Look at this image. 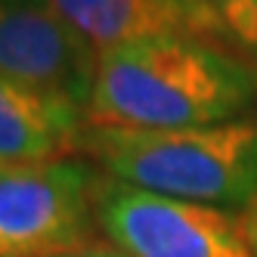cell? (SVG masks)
Masks as SVG:
<instances>
[{
	"label": "cell",
	"instance_id": "obj_4",
	"mask_svg": "<svg viewBox=\"0 0 257 257\" xmlns=\"http://www.w3.org/2000/svg\"><path fill=\"white\" fill-rule=\"evenodd\" d=\"M96 223L131 257H254L242 214L99 177Z\"/></svg>",
	"mask_w": 257,
	"mask_h": 257
},
{
	"label": "cell",
	"instance_id": "obj_8",
	"mask_svg": "<svg viewBox=\"0 0 257 257\" xmlns=\"http://www.w3.org/2000/svg\"><path fill=\"white\" fill-rule=\"evenodd\" d=\"M238 53L257 59V0H208Z\"/></svg>",
	"mask_w": 257,
	"mask_h": 257
},
{
	"label": "cell",
	"instance_id": "obj_10",
	"mask_svg": "<svg viewBox=\"0 0 257 257\" xmlns=\"http://www.w3.org/2000/svg\"><path fill=\"white\" fill-rule=\"evenodd\" d=\"M65 257H131V254L115 248V245H87V248H81L75 254H65Z\"/></svg>",
	"mask_w": 257,
	"mask_h": 257
},
{
	"label": "cell",
	"instance_id": "obj_9",
	"mask_svg": "<svg viewBox=\"0 0 257 257\" xmlns=\"http://www.w3.org/2000/svg\"><path fill=\"white\" fill-rule=\"evenodd\" d=\"M242 226H245V235H248V242H251V251L257 257V195L254 201L242 211Z\"/></svg>",
	"mask_w": 257,
	"mask_h": 257
},
{
	"label": "cell",
	"instance_id": "obj_1",
	"mask_svg": "<svg viewBox=\"0 0 257 257\" xmlns=\"http://www.w3.org/2000/svg\"><path fill=\"white\" fill-rule=\"evenodd\" d=\"M257 108V65L232 47L155 38L96 56L87 124L177 131L242 118Z\"/></svg>",
	"mask_w": 257,
	"mask_h": 257
},
{
	"label": "cell",
	"instance_id": "obj_6",
	"mask_svg": "<svg viewBox=\"0 0 257 257\" xmlns=\"http://www.w3.org/2000/svg\"><path fill=\"white\" fill-rule=\"evenodd\" d=\"M50 7L96 53L155 38H195L232 47L208 0H50Z\"/></svg>",
	"mask_w": 257,
	"mask_h": 257
},
{
	"label": "cell",
	"instance_id": "obj_7",
	"mask_svg": "<svg viewBox=\"0 0 257 257\" xmlns=\"http://www.w3.org/2000/svg\"><path fill=\"white\" fill-rule=\"evenodd\" d=\"M84 131V108L0 75V168L71 158Z\"/></svg>",
	"mask_w": 257,
	"mask_h": 257
},
{
	"label": "cell",
	"instance_id": "obj_5",
	"mask_svg": "<svg viewBox=\"0 0 257 257\" xmlns=\"http://www.w3.org/2000/svg\"><path fill=\"white\" fill-rule=\"evenodd\" d=\"M96 56L50 0H0V75L87 112Z\"/></svg>",
	"mask_w": 257,
	"mask_h": 257
},
{
	"label": "cell",
	"instance_id": "obj_3",
	"mask_svg": "<svg viewBox=\"0 0 257 257\" xmlns=\"http://www.w3.org/2000/svg\"><path fill=\"white\" fill-rule=\"evenodd\" d=\"M99 177L84 155L0 168V257H65L93 245Z\"/></svg>",
	"mask_w": 257,
	"mask_h": 257
},
{
	"label": "cell",
	"instance_id": "obj_2",
	"mask_svg": "<svg viewBox=\"0 0 257 257\" xmlns=\"http://www.w3.org/2000/svg\"><path fill=\"white\" fill-rule=\"evenodd\" d=\"M78 152L127 186L245 211L257 195V108L232 121L177 131L87 124Z\"/></svg>",
	"mask_w": 257,
	"mask_h": 257
}]
</instances>
